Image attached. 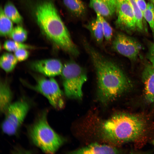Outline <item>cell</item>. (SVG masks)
Listing matches in <instances>:
<instances>
[{
  "instance_id": "cell-24",
  "label": "cell",
  "mask_w": 154,
  "mask_h": 154,
  "mask_svg": "<svg viewBox=\"0 0 154 154\" xmlns=\"http://www.w3.org/2000/svg\"><path fill=\"white\" fill-rule=\"evenodd\" d=\"M98 14L102 23L104 38L107 41H109L110 40L112 36V29L105 17Z\"/></svg>"
},
{
  "instance_id": "cell-18",
  "label": "cell",
  "mask_w": 154,
  "mask_h": 154,
  "mask_svg": "<svg viewBox=\"0 0 154 154\" xmlns=\"http://www.w3.org/2000/svg\"><path fill=\"white\" fill-rule=\"evenodd\" d=\"M13 22L5 14L1 7L0 11V35L2 37L9 36L13 28Z\"/></svg>"
},
{
  "instance_id": "cell-21",
  "label": "cell",
  "mask_w": 154,
  "mask_h": 154,
  "mask_svg": "<svg viewBox=\"0 0 154 154\" xmlns=\"http://www.w3.org/2000/svg\"><path fill=\"white\" fill-rule=\"evenodd\" d=\"M4 48L9 52H15L22 48L27 49L34 48L33 46L25 44L23 42H18L12 39L5 41L3 45Z\"/></svg>"
},
{
  "instance_id": "cell-15",
  "label": "cell",
  "mask_w": 154,
  "mask_h": 154,
  "mask_svg": "<svg viewBox=\"0 0 154 154\" xmlns=\"http://www.w3.org/2000/svg\"><path fill=\"white\" fill-rule=\"evenodd\" d=\"M96 18L90 22L86 27L96 41L98 43L101 44L104 37L102 23L99 15L96 13Z\"/></svg>"
},
{
  "instance_id": "cell-8",
  "label": "cell",
  "mask_w": 154,
  "mask_h": 154,
  "mask_svg": "<svg viewBox=\"0 0 154 154\" xmlns=\"http://www.w3.org/2000/svg\"><path fill=\"white\" fill-rule=\"evenodd\" d=\"M112 47L119 53L133 60H136L142 49L141 44L137 40L121 33L116 36Z\"/></svg>"
},
{
  "instance_id": "cell-26",
  "label": "cell",
  "mask_w": 154,
  "mask_h": 154,
  "mask_svg": "<svg viewBox=\"0 0 154 154\" xmlns=\"http://www.w3.org/2000/svg\"><path fill=\"white\" fill-rule=\"evenodd\" d=\"M147 57L150 63L154 67V43L150 42L148 46Z\"/></svg>"
},
{
  "instance_id": "cell-10",
  "label": "cell",
  "mask_w": 154,
  "mask_h": 154,
  "mask_svg": "<svg viewBox=\"0 0 154 154\" xmlns=\"http://www.w3.org/2000/svg\"><path fill=\"white\" fill-rule=\"evenodd\" d=\"M63 66L60 61L54 58L36 60L30 65L33 70L50 78L61 75Z\"/></svg>"
},
{
  "instance_id": "cell-12",
  "label": "cell",
  "mask_w": 154,
  "mask_h": 154,
  "mask_svg": "<svg viewBox=\"0 0 154 154\" xmlns=\"http://www.w3.org/2000/svg\"><path fill=\"white\" fill-rule=\"evenodd\" d=\"M89 3L96 13L104 17L111 16L116 10L117 0H90Z\"/></svg>"
},
{
  "instance_id": "cell-5",
  "label": "cell",
  "mask_w": 154,
  "mask_h": 154,
  "mask_svg": "<svg viewBox=\"0 0 154 154\" xmlns=\"http://www.w3.org/2000/svg\"><path fill=\"white\" fill-rule=\"evenodd\" d=\"M61 75L66 96L72 99H81L82 86L87 79L84 68L75 62L70 61L63 65Z\"/></svg>"
},
{
  "instance_id": "cell-20",
  "label": "cell",
  "mask_w": 154,
  "mask_h": 154,
  "mask_svg": "<svg viewBox=\"0 0 154 154\" xmlns=\"http://www.w3.org/2000/svg\"><path fill=\"white\" fill-rule=\"evenodd\" d=\"M130 4L133 12L136 23V29L139 32L143 31V16L135 0H127Z\"/></svg>"
},
{
  "instance_id": "cell-9",
  "label": "cell",
  "mask_w": 154,
  "mask_h": 154,
  "mask_svg": "<svg viewBox=\"0 0 154 154\" xmlns=\"http://www.w3.org/2000/svg\"><path fill=\"white\" fill-rule=\"evenodd\" d=\"M117 25L127 32L136 29L135 18L131 6L127 0H117Z\"/></svg>"
},
{
  "instance_id": "cell-23",
  "label": "cell",
  "mask_w": 154,
  "mask_h": 154,
  "mask_svg": "<svg viewBox=\"0 0 154 154\" xmlns=\"http://www.w3.org/2000/svg\"><path fill=\"white\" fill-rule=\"evenodd\" d=\"M143 18L149 24L154 37V5L151 2L147 4Z\"/></svg>"
},
{
  "instance_id": "cell-4",
  "label": "cell",
  "mask_w": 154,
  "mask_h": 154,
  "mask_svg": "<svg viewBox=\"0 0 154 154\" xmlns=\"http://www.w3.org/2000/svg\"><path fill=\"white\" fill-rule=\"evenodd\" d=\"M48 113L47 110L40 113L29 127L28 132L30 139L35 145L45 153L52 154L57 151L64 140L49 125Z\"/></svg>"
},
{
  "instance_id": "cell-14",
  "label": "cell",
  "mask_w": 154,
  "mask_h": 154,
  "mask_svg": "<svg viewBox=\"0 0 154 154\" xmlns=\"http://www.w3.org/2000/svg\"><path fill=\"white\" fill-rule=\"evenodd\" d=\"M13 94L7 81L2 80L0 83V110L4 114L12 103Z\"/></svg>"
},
{
  "instance_id": "cell-28",
  "label": "cell",
  "mask_w": 154,
  "mask_h": 154,
  "mask_svg": "<svg viewBox=\"0 0 154 154\" xmlns=\"http://www.w3.org/2000/svg\"><path fill=\"white\" fill-rule=\"evenodd\" d=\"M152 3L154 5V0H150Z\"/></svg>"
},
{
  "instance_id": "cell-1",
  "label": "cell",
  "mask_w": 154,
  "mask_h": 154,
  "mask_svg": "<svg viewBox=\"0 0 154 154\" xmlns=\"http://www.w3.org/2000/svg\"><path fill=\"white\" fill-rule=\"evenodd\" d=\"M84 46L96 70L97 96L101 102L109 103L130 89L132 83L119 66L88 44Z\"/></svg>"
},
{
  "instance_id": "cell-7",
  "label": "cell",
  "mask_w": 154,
  "mask_h": 154,
  "mask_svg": "<svg viewBox=\"0 0 154 154\" xmlns=\"http://www.w3.org/2000/svg\"><path fill=\"white\" fill-rule=\"evenodd\" d=\"M36 79L35 84L28 85L29 87L43 95L55 109L62 108L64 105L63 93L55 80L53 77L48 79L43 77Z\"/></svg>"
},
{
  "instance_id": "cell-29",
  "label": "cell",
  "mask_w": 154,
  "mask_h": 154,
  "mask_svg": "<svg viewBox=\"0 0 154 154\" xmlns=\"http://www.w3.org/2000/svg\"><path fill=\"white\" fill-rule=\"evenodd\" d=\"M152 144L154 145V138L153 139L152 141Z\"/></svg>"
},
{
  "instance_id": "cell-22",
  "label": "cell",
  "mask_w": 154,
  "mask_h": 154,
  "mask_svg": "<svg viewBox=\"0 0 154 154\" xmlns=\"http://www.w3.org/2000/svg\"><path fill=\"white\" fill-rule=\"evenodd\" d=\"M27 36V33L26 30L19 25L13 28L9 36L11 39L21 42L25 41Z\"/></svg>"
},
{
  "instance_id": "cell-27",
  "label": "cell",
  "mask_w": 154,
  "mask_h": 154,
  "mask_svg": "<svg viewBox=\"0 0 154 154\" xmlns=\"http://www.w3.org/2000/svg\"><path fill=\"white\" fill-rule=\"evenodd\" d=\"M137 5L143 15L147 7V4L145 0H135Z\"/></svg>"
},
{
  "instance_id": "cell-19",
  "label": "cell",
  "mask_w": 154,
  "mask_h": 154,
  "mask_svg": "<svg viewBox=\"0 0 154 154\" xmlns=\"http://www.w3.org/2000/svg\"><path fill=\"white\" fill-rule=\"evenodd\" d=\"M3 9L5 15L13 22L17 24H21L22 23V16L12 3L10 2H7Z\"/></svg>"
},
{
  "instance_id": "cell-3",
  "label": "cell",
  "mask_w": 154,
  "mask_h": 154,
  "mask_svg": "<svg viewBox=\"0 0 154 154\" xmlns=\"http://www.w3.org/2000/svg\"><path fill=\"white\" fill-rule=\"evenodd\" d=\"M146 126V121L142 116L120 113L103 123L100 129L104 139L119 145L139 139L144 133Z\"/></svg>"
},
{
  "instance_id": "cell-16",
  "label": "cell",
  "mask_w": 154,
  "mask_h": 154,
  "mask_svg": "<svg viewBox=\"0 0 154 154\" xmlns=\"http://www.w3.org/2000/svg\"><path fill=\"white\" fill-rule=\"evenodd\" d=\"M67 9L73 14L77 17L82 16L86 11V7L81 0H63Z\"/></svg>"
},
{
  "instance_id": "cell-11",
  "label": "cell",
  "mask_w": 154,
  "mask_h": 154,
  "mask_svg": "<svg viewBox=\"0 0 154 154\" xmlns=\"http://www.w3.org/2000/svg\"><path fill=\"white\" fill-rule=\"evenodd\" d=\"M144 98L149 104H154V67L150 64L145 65L142 73Z\"/></svg>"
},
{
  "instance_id": "cell-2",
  "label": "cell",
  "mask_w": 154,
  "mask_h": 154,
  "mask_svg": "<svg viewBox=\"0 0 154 154\" xmlns=\"http://www.w3.org/2000/svg\"><path fill=\"white\" fill-rule=\"evenodd\" d=\"M33 12L41 31L54 44L73 56L79 54L78 49L52 1L42 0L38 2Z\"/></svg>"
},
{
  "instance_id": "cell-13",
  "label": "cell",
  "mask_w": 154,
  "mask_h": 154,
  "mask_svg": "<svg viewBox=\"0 0 154 154\" xmlns=\"http://www.w3.org/2000/svg\"><path fill=\"white\" fill-rule=\"evenodd\" d=\"M120 151L109 145L95 143L72 151V154H118Z\"/></svg>"
},
{
  "instance_id": "cell-17",
  "label": "cell",
  "mask_w": 154,
  "mask_h": 154,
  "mask_svg": "<svg viewBox=\"0 0 154 154\" xmlns=\"http://www.w3.org/2000/svg\"><path fill=\"white\" fill-rule=\"evenodd\" d=\"M18 60L14 54L9 52L3 54L0 58V66L7 73L12 72L15 69Z\"/></svg>"
},
{
  "instance_id": "cell-6",
  "label": "cell",
  "mask_w": 154,
  "mask_h": 154,
  "mask_svg": "<svg viewBox=\"0 0 154 154\" xmlns=\"http://www.w3.org/2000/svg\"><path fill=\"white\" fill-rule=\"evenodd\" d=\"M29 108V103L23 99L11 103L4 113L5 118L1 126L4 133L9 135L15 134L23 123Z\"/></svg>"
},
{
  "instance_id": "cell-25",
  "label": "cell",
  "mask_w": 154,
  "mask_h": 154,
  "mask_svg": "<svg viewBox=\"0 0 154 154\" xmlns=\"http://www.w3.org/2000/svg\"><path fill=\"white\" fill-rule=\"evenodd\" d=\"M14 52V55L18 62H22L26 60L29 57V53L27 49L22 48Z\"/></svg>"
}]
</instances>
